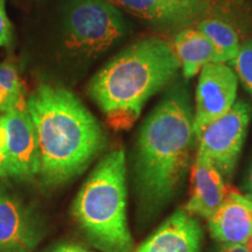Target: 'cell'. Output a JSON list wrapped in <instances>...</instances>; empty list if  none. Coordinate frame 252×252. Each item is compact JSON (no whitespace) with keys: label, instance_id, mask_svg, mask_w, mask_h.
I'll return each instance as SVG.
<instances>
[{"label":"cell","instance_id":"30bf717a","mask_svg":"<svg viewBox=\"0 0 252 252\" xmlns=\"http://www.w3.org/2000/svg\"><path fill=\"white\" fill-rule=\"evenodd\" d=\"M208 226L220 244L244 245L252 236V194L229 191L208 219Z\"/></svg>","mask_w":252,"mask_h":252},{"label":"cell","instance_id":"603a6c76","mask_svg":"<svg viewBox=\"0 0 252 252\" xmlns=\"http://www.w3.org/2000/svg\"><path fill=\"white\" fill-rule=\"evenodd\" d=\"M248 185H249V188H250V190L252 191V168H251V172H250V174H249V180H248Z\"/></svg>","mask_w":252,"mask_h":252},{"label":"cell","instance_id":"7402d4cb","mask_svg":"<svg viewBox=\"0 0 252 252\" xmlns=\"http://www.w3.org/2000/svg\"><path fill=\"white\" fill-rule=\"evenodd\" d=\"M217 252H249L244 245H225L222 244Z\"/></svg>","mask_w":252,"mask_h":252},{"label":"cell","instance_id":"5bb4252c","mask_svg":"<svg viewBox=\"0 0 252 252\" xmlns=\"http://www.w3.org/2000/svg\"><path fill=\"white\" fill-rule=\"evenodd\" d=\"M135 17L144 19L160 31L174 35L186 27L194 26L187 15L174 7L168 0H109Z\"/></svg>","mask_w":252,"mask_h":252},{"label":"cell","instance_id":"ffe728a7","mask_svg":"<svg viewBox=\"0 0 252 252\" xmlns=\"http://www.w3.org/2000/svg\"><path fill=\"white\" fill-rule=\"evenodd\" d=\"M11 171H9V163L7 158V137L6 131L0 118V178H9Z\"/></svg>","mask_w":252,"mask_h":252},{"label":"cell","instance_id":"ba28073f","mask_svg":"<svg viewBox=\"0 0 252 252\" xmlns=\"http://www.w3.org/2000/svg\"><path fill=\"white\" fill-rule=\"evenodd\" d=\"M7 137V158L11 178H34L40 173L39 140L26 106L0 115Z\"/></svg>","mask_w":252,"mask_h":252},{"label":"cell","instance_id":"6da1fadb","mask_svg":"<svg viewBox=\"0 0 252 252\" xmlns=\"http://www.w3.org/2000/svg\"><path fill=\"white\" fill-rule=\"evenodd\" d=\"M40 149V178L47 186L81 174L102 151L105 134L71 91L41 84L27 99Z\"/></svg>","mask_w":252,"mask_h":252},{"label":"cell","instance_id":"4fadbf2b","mask_svg":"<svg viewBox=\"0 0 252 252\" xmlns=\"http://www.w3.org/2000/svg\"><path fill=\"white\" fill-rule=\"evenodd\" d=\"M172 46L185 78L194 77L209 63H225L212 41L194 26L175 33Z\"/></svg>","mask_w":252,"mask_h":252},{"label":"cell","instance_id":"7c38bea8","mask_svg":"<svg viewBox=\"0 0 252 252\" xmlns=\"http://www.w3.org/2000/svg\"><path fill=\"white\" fill-rule=\"evenodd\" d=\"M223 176L212 161L196 154L191 165L190 198L186 212L209 219L226 196Z\"/></svg>","mask_w":252,"mask_h":252},{"label":"cell","instance_id":"277c9868","mask_svg":"<svg viewBox=\"0 0 252 252\" xmlns=\"http://www.w3.org/2000/svg\"><path fill=\"white\" fill-rule=\"evenodd\" d=\"M74 216L86 237L102 252H133L126 219V158L123 149L100 160L74 202Z\"/></svg>","mask_w":252,"mask_h":252},{"label":"cell","instance_id":"ac0fdd59","mask_svg":"<svg viewBox=\"0 0 252 252\" xmlns=\"http://www.w3.org/2000/svg\"><path fill=\"white\" fill-rule=\"evenodd\" d=\"M171 4L193 21L195 25L209 11L213 0H168Z\"/></svg>","mask_w":252,"mask_h":252},{"label":"cell","instance_id":"9a60e30c","mask_svg":"<svg viewBox=\"0 0 252 252\" xmlns=\"http://www.w3.org/2000/svg\"><path fill=\"white\" fill-rule=\"evenodd\" d=\"M194 27L212 41L225 62L231 61L238 54L241 43L249 39L241 27L217 11H208Z\"/></svg>","mask_w":252,"mask_h":252},{"label":"cell","instance_id":"8fae6325","mask_svg":"<svg viewBox=\"0 0 252 252\" xmlns=\"http://www.w3.org/2000/svg\"><path fill=\"white\" fill-rule=\"evenodd\" d=\"M202 229L186 210L169 216L135 252H200Z\"/></svg>","mask_w":252,"mask_h":252},{"label":"cell","instance_id":"2e32d148","mask_svg":"<svg viewBox=\"0 0 252 252\" xmlns=\"http://www.w3.org/2000/svg\"><path fill=\"white\" fill-rule=\"evenodd\" d=\"M26 105L23 83L17 69L12 63L0 62V115Z\"/></svg>","mask_w":252,"mask_h":252},{"label":"cell","instance_id":"9c48e42d","mask_svg":"<svg viewBox=\"0 0 252 252\" xmlns=\"http://www.w3.org/2000/svg\"><path fill=\"white\" fill-rule=\"evenodd\" d=\"M40 238L35 215L0 186V252H33Z\"/></svg>","mask_w":252,"mask_h":252},{"label":"cell","instance_id":"5b68a950","mask_svg":"<svg viewBox=\"0 0 252 252\" xmlns=\"http://www.w3.org/2000/svg\"><path fill=\"white\" fill-rule=\"evenodd\" d=\"M126 33L127 23L109 0H67L61 11L60 49L74 61H94Z\"/></svg>","mask_w":252,"mask_h":252},{"label":"cell","instance_id":"44dd1931","mask_svg":"<svg viewBox=\"0 0 252 252\" xmlns=\"http://www.w3.org/2000/svg\"><path fill=\"white\" fill-rule=\"evenodd\" d=\"M50 252H89L86 249L77 247V245H71V244H63L60 247H56L53 249Z\"/></svg>","mask_w":252,"mask_h":252},{"label":"cell","instance_id":"52a82bcc","mask_svg":"<svg viewBox=\"0 0 252 252\" xmlns=\"http://www.w3.org/2000/svg\"><path fill=\"white\" fill-rule=\"evenodd\" d=\"M194 131L198 135L210 123L225 115L236 102L238 77L225 63H209L198 72Z\"/></svg>","mask_w":252,"mask_h":252},{"label":"cell","instance_id":"7a4b0ae2","mask_svg":"<svg viewBox=\"0 0 252 252\" xmlns=\"http://www.w3.org/2000/svg\"><path fill=\"white\" fill-rule=\"evenodd\" d=\"M194 113L188 91L175 86L141 126L135 154V178L147 213L172 200L190 165Z\"/></svg>","mask_w":252,"mask_h":252},{"label":"cell","instance_id":"d6986e66","mask_svg":"<svg viewBox=\"0 0 252 252\" xmlns=\"http://www.w3.org/2000/svg\"><path fill=\"white\" fill-rule=\"evenodd\" d=\"M12 41V25L6 13L5 0H0V47L8 46Z\"/></svg>","mask_w":252,"mask_h":252},{"label":"cell","instance_id":"8992f818","mask_svg":"<svg viewBox=\"0 0 252 252\" xmlns=\"http://www.w3.org/2000/svg\"><path fill=\"white\" fill-rule=\"evenodd\" d=\"M251 115V106L237 100L225 115L204 126L196 137L197 154L212 161L223 178L230 179L235 171Z\"/></svg>","mask_w":252,"mask_h":252},{"label":"cell","instance_id":"e0dca14e","mask_svg":"<svg viewBox=\"0 0 252 252\" xmlns=\"http://www.w3.org/2000/svg\"><path fill=\"white\" fill-rule=\"evenodd\" d=\"M229 64L252 96V37L241 43L238 54L229 62Z\"/></svg>","mask_w":252,"mask_h":252},{"label":"cell","instance_id":"3957f363","mask_svg":"<svg viewBox=\"0 0 252 252\" xmlns=\"http://www.w3.org/2000/svg\"><path fill=\"white\" fill-rule=\"evenodd\" d=\"M181 69L172 43L146 37L132 43L91 78L88 93L115 130L131 127L145 103Z\"/></svg>","mask_w":252,"mask_h":252}]
</instances>
